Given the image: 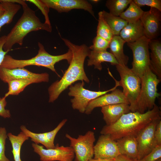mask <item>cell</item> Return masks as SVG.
Segmentation results:
<instances>
[{
	"label": "cell",
	"instance_id": "cell-14",
	"mask_svg": "<svg viewBox=\"0 0 161 161\" xmlns=\"http://www.w3.org/2000/svg\"><path fill=\"white\" fill-rule=\"evenodd\" d=\"M50 8L58 13L68 12L74 9H83L89 12L95 18L92 5L85 0H41Z\"/></svg>",
	"mask_w": 161,
	"mask_h": 161
},
{
	"label": "cell",
	"instance_id": "cell-35",
	"mask_svg": "<svg viewBox=\"0 0 161 161\" xmlns=\"http://www.w3.org/2000/svg\"><path fill=\"white\" fill-rule=\"evenodd\" d=\"M160 158H161V145H157L148 155L138 161H156Z\"/></svg>",
	"mask_w": 161,
	"mask_h": 161
},
{
	"label": "cell",
	"instance_id": "cell-29",
	"mask_svg": "<svg viewBox=\"0 0 161 161\" xmlns=\"http://www.w3.org/2000/svg\"><path fill=\"white\" fill-rule=\"evenodd\" d=\"M132 0H108L106 1V6L109 10V13L117 16L124 11L132 1Z\"/></svg>",
	"mask_w": 161,
	"mask_h": 161
},
{
	"label": "cell",
	"instance_id": "cell-6",
	"mask_svg": "<svg viewBox=\"0 0 161 161\" xmlns=\"http://www.w3.org/2000/svg\"><path fill=\"white\" fill-rule=\"evenodd\" d=\"M116 67L120 77V86L123 87V92L129 103L130 111L135 112L141 88V79L127 65L118 64Z\"/></svg>",
	"mask_w": 161,
	"mask_h": 161
},
{
	"label": "cell",
	"instance_id": "cell-22",
	"mask_svg": "<svg viewBox=\"0 0 161 161\" xmlns=\"http://www.w3.org/2000/svg\"><path fill=\"white\" fill-rule=\"evenodd\" d=\"M88 57V66L94 65L95 69L100 71L102 69L101 63L103 62H109L112 65L115 66L119 64L114 55L107 51L96 52L91 50Z\"/></svg>",
	"mask_w": 161,
	"mask_h": 161
},
{
	"label": "cell",
	"instance_id": "cell-12",
	"mask_svg": "<svg viewBox=\"0 0 161 161\" xmlns=\"http://www.w3.org/2000/svg\"><path fill=\"white\" fill-rule=\"evenodd\" d=\"M35 79L39 82H48L49 75L47 73H36L24 68L9 69L0 66V79L5 83L12 80L24 79Z\"/></svg>",
	"mask_w": 161,
	"mask_h": 161
},
{
	"label": "cell",
	"instance_id": "cell-33",
	"mask_svg": "<svg viewBox=\"0 0 161 161\" xmlns=\"http://www.w3.org/2000/svg\"><path fill=\"white\" fill-rule=\"evenodd\" d=\"M26 1H29L36 6L41 10L44 16V23L51 25L48 15L49 8L47 5L43 2L41 0H27Z\"/></svg>",
	"mask_w": 161,
	"mask_h": 161
},
{
	"label": "cell",
	"instance_id": "cell-18",
	"mask_svg": "<svg viewBox=\"0 0 161 161\" xmlns=\"http://www.w3.org/2000/svg\"><path fill=\"white\" fill-rule=\"evenodd\" d=\"M103 118L106 125L117 122L123 114L131 112L129 105L125 103L115 104L101 107Z\"/></svg>",
	"mask_w": 161,
	"mask_h": 161
},
{
	"label": "cell",
	"instance_id": "cell-11",
	"mask_svg": "<svg viewBox=\"0 0 161 161\" xmlns=\"http://www.w3.org/2000/svg\"><path fill=\"white\" fill-rule=\"evenodd\" d=\"M160 120H157L151 122L136 137L138 146V161L148 155L157 145L154 133L156 126Z\"/></svg>",
	"mask_w": 161,
	"mask_h": 161
},
{
	"label": "cell",
	"instance_id": "cell-36",
	"mask_svg": "<svg viewBox=\"0 0 161 161\" xmlns=\"http://www.w3.org/2000/svg\"><path fill=\"white\" fill-rule=\"evenodd\" d=\"M7 104L6 98L4 96L0 97V116L4 118H9L11 117L10 111L5 109Z\"/></svg>",
	"mask_w": 161,
	"mask_h": 161
},
{
	"label": "cell",
	"instance_id": "cell-10",
	"mask_svg": "<svg viewBox=\"0 0 161 161\" xmlns=\"http://www.w3.org/2000/svg\"><path fill=\"white\" fill-rule=\"evenodd\" d=\"M32 146L41 161H74L75 158L74 152L70 146H59L57 144L54 148L45 149L43 146L35 143H32Z\"/></svg>",
	"mask_w": 161,
	"mask_h": 161
},
{
	"label": "cell",
	"instance_id": "cell-37",
	"mask_svg": "<svg viewBox=\"0 0 161 161\" xmlns=\"http://www.w3.org/2000/svg\"><path fill=\"white\" fill-rule=\"evenodd\" d=\"M6 35H4L0 37V66L1 65L4 58L8 51H4L3 49V46L5 42Z\"/></svg>",
	"mask_w": 161,
	"mask_h": 161
},
{
	"label": "cell",
	"instance_id": "cell-2",
	"mask_svg": "<svg viewBox=\"0 0 161 161\" xmlns=\"http://www.w3.org/2000/svg\"><path fill=\"white\" fill-rule=\"evenodd\" d=\"M161 118L160 110L155 104L152 109L143 113L136 111L123 115L115 123L104 126L100 133L109 134L115 141L126 136L136 137L150 123Z\"/></svg>",
	"mask_w": 161,
	"mask_h": 161
},
{
	"label": "cell",
	"instance_id": "cell-4",
	"mask_svg": "<svg viewBox=\"0 0 161 161\" xmlns=\"http://www.w3.org/2000/svg\"><path fill=\"white\" fill-rule=\"evenodd\" d=\"M39 49L37 54L35 57L26 60H18L10 55H6L0 66L13 69L24 68L29 66H43L49 69L56 73L55 65L60 61L66 60L69 64L72 57V54L69 49L66 53L57 55H53L48 53L43 45L38 42Z\"/></svg>",
	"mask_w": 161,
	"mask_h": 161
},
{
	"label": "cell",
	"instance_id": "cell-19",
	"mask_svg": "<svg viewBox=\"0 0 161 161\" xmlns=\"http://www.w3.org/2000/svg\"><path fill=\"white\" fill-rule=\"evenodd\" d=\"M120 154L138 161V146L136 137L128 136L116 140Z\"/></svg>",
	"mask_w": 161,
	"mask_h": 161
},
{
	"label": "cell",
	"instance_id": "cell-24",
	"mask_svg": "<svg viewBox=\"0 0 161 161\" xmlns=\"http://www.w3.org/2000/svg\"><path fill=\"white\" fill-rule=\"evenodd\" d=\"M4 11L0 13V31L2 27L5 24L11 23L13 18L21 8L20 5L10 0H0Z\"/></svg>",
	"mask_w": 161,
	"mask_h": 161
},
{
	"label": "cell",
	"instance_id": "cell-15",
	"mask_svg": "<svg viewBox=\"0 0 161 161\" xmlns=\"http://www.w3.org/2000/svg\"><path fill=\"white\" fill-rule=\"evenodd\" d=\"M120 103L129 105V102L123 91L116 88L110 93L106 94L90 101L88 103L84 113L89 114L96 108Z\"/></svg>",
	"mask_w": 161,
	"mask_h": 161
},
{
	"label": "cell",
	"instance_id": "cell-7",
	"mask_svg": "<svg viewBox=\"0 0 161 161\" xmlns=\"http://www.w3.org/2000/svg\"><path fill=\"white\" fill-rule=\"evenodd\" d=\"M112 77L115 82V86L104 91H94L86 89L83 87L85 84L83 81L76 83L74 85H71L69 89L68 95L74 97L70 100L72 108L78 110L80 113H84L90 101L114 90L117 86H120L119 81L116 80L113 77Z\"/></svg>",
	"mask_w": 161,
	"mask_h": 161
},
{
	"label": "cell",
	"instance_id": "cell-26",
	"mask_svg": "<svg viewBox=\"0 0 161 161\" xmlns=\"http://www.w3.org/2000/svg\"><path fill=\"white\" fill-rule=\"evenodd\" d=\"M39 83L35 79H24L15 80L8 81V91L4 97L6 98L10 95H18L22 92L28 85L33 83Z\"/></svg>",
	"mask_w": 161,
	"mask_h": 161
},
{
	"label": "cell",
	"instance_id": "cell-16",
	"mask_svg": "<svg viewBox=\"0 0 161 161\" xmlns=\"http://www.w3.org/2000/svg\"><path fill=\"white\" fill-rule=\"evenodd\" d=\"M161 11L151 7L144 11L140 20L144 30L145 36L150 40L154 39L157 36L161 19Z\"/></svg>",
	"mask_w": 161,
	"mask_h": 161
},
{
	"label": "cell",
	"instance_id": "cell-17",
	"mask_svg": "<svg viewBox=\"0 0 161 161\" xmlns=\"http://www.w3.org/2000/svg\"><path fill=\"white\" fill-rule=\"evenodd\" d=\"M67 121V119L62 120L57 127L51 131L41 133L33 132L28 129L23 125L20 126L21 131L23 132L35 143H41L44 145L47 149L54 148L55 145L54 141L57 133L64 126Z\"/></svg>",
	"mask_w": 161,
	"mask_h": 161
},
{
	"label": "cell",
	"instance_id": "cell-32",
	"mask_svg": "<svg viewBox=\"0 0 161 161\" xmlns=\"http://www.w3.org/2000/svg\"><path fill=\"white\" fill-rule=\"evenodd\" d=\"M7 131L4 127H0V161H10L5 154L6 141L7 137Z\"/></svg>",
	"mask_w": 161,
	"mask_h": 161
},
{
	"label": "cell",
	"instance_id": "cell-21",
	"mask_svg": "<svg viewBox=\"0 0 161 161\" xmlns=\"http://www.w3.org/2000/svg\"><path fill=\"white\" fill-rule=\"evenodd\" d=\"M126 42H133L145 35L144 28L140 19L134 23H128L119 35Z\"/></svg>",
	"mask_w": 161,
	"mask_h": 161
},
{
	"label": "cell",
	"instance_id": "cell-38",
	"mask_svg": "<svg viewBox=\"0 0 161 161\" xmlns=\"http://www.w3.org/2000/svg\"><path fill=\"white\" fill-rule=\"evenodd\" d=\"M154 135L157 145H161V120L157 123L154 133Z\"/></svg>",
	"mask_w": 161,
	"mask_h": 161
},
{
	"label": "cell",
	"instance_id": "cell-30",
	"mask_svg": "<svg viewBox=\"0 0 161 161\" xmlns=\"http://www.w3.org/2000/svg\"><path fill=\"white\" fill-rule=\"evenodd\" d=\"M98 15L97 35L110 42L114 35L110 28L102 16L101 11L99 12Z\"/></svg>",
	"mask_w": 161,
	"mask_h": 161
},
{
	"label": "cell",
	"instance_id": "cell-23",
	"mask_svg": "<svg viewBox=\"0 0 161 161\" xmlns=\"http://www.w3.org/2000/svg\"><path fill=\"white\" fill-rule=\"evenodd\" d=\"M126 42L119 35H114L109 42L110 52L121 65H127L129 60V57L124 53L123 46Z\"/></svg>",
	"mask_w": 161,
	"mask_h": 161
},
{
	"label": "cell",
	"instance_id": "cell-25",
	"mask_svg": "<svg viewBox=\"0 0 161 161\" xmlns=\"http://www.w3.org/2000/svg\"><path fill=\"white\" fill-rule=\"evenodd\" d=\"M102 16L111 29L114 35H119L122 30L128 24L120 16H114L105 11H101Z\"/></svg>",
	"mask_w": 161,
	"mask_h": 161
},
{
	"label": "cell",
	"instance_id": "cell-13",
	"mask_svg": "<svg viewBox=\"0 0 161 161\" xmlns=\"http://www.w3.org/2000/svg\"><path fill=\"white\" fill-rule=\"evenodd\" d=\"M120 154L116 141L109 134L99 136L94 146V159L112 160Z\"/></svg>",
	"mask_w": 161,
	"mask_h": 161
},
{
	"label": "cell",
	"instance_id": "cell-28",
	"mask_svg": "<svg viewBox=\"0 0 161 161\" xmlns=\"http://www.w3.org/2000/svg\"><path fill=\"white\" fill-rule=\"evenodd\" d=\"M144 12L141 7L132 1L128 8L121 13L119 16L128 23H134L140 19Z\"/></svg>",
	"mask_w": 161,
	"mask_h": 161
},
{
	"label": "cell",
	"instance_id": "cell-42",
	"mask_svg": "<svg viewBox=\"0 0 161 161\" xmlns=\"http://www.w3.org/2000/svg\"><path fill=\"white\" fill-rule=\"evenodd\" d=\"M156 161H161V158H160Z\"/></svg>",
	"mask_w": 161,
	"mask_h": 161
},
{
	"label": "cell",
	"instance_id": "cell-8",
	"mask_svg": "<svg viewBox=\"0 0 161 161\" xmlns=\"http://www.w3.org/2000/svg\"><path fill=\"white\" fill-rule=\"evenodd\" d=\"M150 40L144 36L134 42L127 43L133 55L132 67L131 69L140 78L150 68L149 43Z\"/></svg>",
	"mask_w": 161,
	"mask_h": 161
},
{
	"label": "cell",
	"instance_id": "cell-27",
	"mask_svg": "<svg viewBox=\"0 0 161 161\" xmlns=\"http://www.w3.org/2000/svg\"><path fill=\"white\" fill-rule=\"evenodd\" d=\"M7 136L11 144L12 152L14 161H21L20 156L21 147L24 143L28 140L29 137L22 131L17 135L9 133L7 134Z\"/></svg>",
	"mask_w": 161,
	"mask_h": 161
},
{
	"label": "cell",
	"instance_id": "cell-41",
	"mask_svg": "<svg viewBox=\"0 0 161 161\" xmlns=\"http://www.w3.org/2000/svg\"><path fill=\"white\" fill-rule=\"evenodd\" d=\"M4 10L2 4L0 3V13L3 12Z\"/></svg>",
	"mask_w": 161,
	"mask_h": 161
},
{
	"label": "cell",
	"instance_id": "cell-34",
	"mask_svg": "<svg viewBox=\"0 0 161 161\" xmlns=\"http://www.w3.org/2000/svg\"><path fill=\"white\" fill-rule=\"evenodd\" d=\"M133 1L139 7L147 6L161 11V0H133Z\"/></svg>",
	"mask_w": 161,
	"mask_h": 161
},
{
	"label": "cell",
	"instance_id": "cell-40",
	"mask_svg": "<svg viewBox=\"0 0 161 161\" xmlns=\"http://www.w3.org/2000/svg\"><path fill=\"white\" fill-rule=\"evenodd\" d=\"M114 159L112 160H106V159H95L92 158L89 160L88 161H114Z\"/></svg>",
	"mask_w": 161,
	"mask_h": 161
},
{
	"label": "cell",
	"instance_id": "cell-1",
	"mask_svg": "<svg viewBox=\"0 0 161 161\" xmlns=\"http://www.w3.org/2000/svg\"><path fill=\"white\" fill-rule=\"evenodd\" d=\"M65 45L72 54V57L67 69L59 80L53 83L49 87V102L52 103L69 86L78 80L89 83V80L85 72L84 64L86 58L90 52L89 47L85 44L75 45L69 40L61 37Z\"/></svg>",
	"mask_w": 161,
	"mask_h": 161
},
{
	"label": "cell",
	"instance_id": "cell-20",
	"mask_svg": "<svg viewBox=\"0 0 161 161\" xmlns=\"http://www.w3.org/2000/svg\"><path fill=\"white\" fill-rule=\"evenodd\" d=\"M149 48L151 52L150 53V68L161 80V43L159 40L152 39L150 40Z\"/></svg>",
	"mask_w": 161,
	"mask_h": 161
},
{
	"label": "cell",
	"instance_id": "cell-5",
	"mask_svg": "<svg viewBox=\"0 0 161 161\" xmlns=\"http://www.w3.org/2000/svg\"><path fill=\"white\" fill-rule=\"evenodd\" d=\"M140 79L141 88L136 102V112L143 113L147 110L152 109L155 105L156 99L160 96V94L157 92V87L161 80L150 68Z\"/></svg>",
	"mask_w": 161,
	"mask_h": 161
},
{
	"label": "cell",
	"instance_id": "cell-31",
	"mask_svg": "<svg viewBox=\"0 0 161 161\" xmlns=\"http://www.w3.org/2000/svg\"><path fill=\"white\" fill-rule=\"evenodd\" d=\"M93 45L89 47L90 49L96 52L106 51L109 48V42L97 35L93 40Z\"/></svg>",
	"mask_w": 161,
	"mask_h": 161
},
{
	"label": "cell",
	"instance_id": "cell-9",
	"mask_svg": "<svg viewBox=\"0 0 161 161\" xmlns=\"http://www.w3.org/2000/svg\"><path fill=\"white\" fill-rule=\"evenodd\" d=\"M66 137L70 141V146L75 153L74 161H88L94 156V143L95 140V133L89 131L83 135H79L75 138L68 134Z\"/></svg>",
	"mask_w": 161,
	"mask_h": 161
},
{
	"label": "cell",
	"instance_id": "cell-3",
	"mask_svg": "<svg viewBox=\"0 0 161 161\" xmlns=\"http://www.w3.org/2000/svg\"><path fill=\"white\" fill-rule=\"evenodd\" d=\"M11 2L20 4L23 13L21 17L6 35L5 42L3 47L4 51H10L16 44L22 45L24 38L33 31L44 30L51 32V25L42 23L36 16L35 12L28 5L25 0H10Z\"/></svg>",
	"mask_w": 161,
	"mask_h": 161
},
{
	"label": "cell",
	"instance_id": "cell-39",
	"mask_svg": "<svg viewBox=\"0 0 161 161\" xmlns=\"http://www.w3.org/2000/svg\"><path fill=\"white\" fill-rule=\"evenodd\" d=\"M114 161H135L126 156L120 154L114 159Z\"/></svg>",
	"mask_w": 161,
	"mask_h": 161
}]
</instances>
